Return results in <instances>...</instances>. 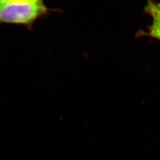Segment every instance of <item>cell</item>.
Masks as SVG:
<instances>
[{
	"label": "cell",
	"mask_w": 160,
	"mask_h": 160,
	"mask_svg": "<svg viewBox=\"0 0 160 160\" xmlns=\"http://www.w3.org/2000/svg\"><path fill=\"white\" fill-rule=\"evenodd\" d=\"M13 1V0H0V4L8 2V1Z\"/></svg>",
	"instance_id": "3957f363"
},
{
	"label": "cell",
	"mask_w": 160,
	"mask_h": 160,
	"mask_svg": "<svg viewBox=\"0 0 160 160\" xmlns=\"http://www.w3.org/2000/svg\"><path fill=\"white\" fill-rule=\"evenodd\" d=\"M52 10L43 0H13L0 4V25H22L32 29L34 23Z\"/></svg>",
	"instance_id": "6da1fadb"
},
{
	"label": "cell",
	"mask_w": 160,
	"mask_h": 160,
	"mask_svg": "<svg viewBox=\"0 0 160 160\" xmlns=\"http://www.w3.org/2000/svg\"><path fill=\"white\" fill-rule=\"evenodd\" d=\"M144 11L151 17L152 22L148 32L143 34L160 41V2L149 0L144 8Z\"/></svg>",
	"instance_id": "7a4b0ae2"
}]
</instances>
